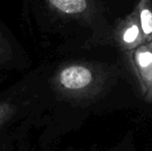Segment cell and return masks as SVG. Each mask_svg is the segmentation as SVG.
<instances>
[{"instance_id":"9c48e42d","label":"cell","mask_w":152,"mask_h":151,"mask_svg":"<svg viewBox=\"0 0 152 151\" xmlns=\"http://www.w3.org/2000/svg\"><path fill=\"white\" fill-rule=\"evenodd\" d=\"M1 81H2V78H1V77H0V83H1Z\"/></svg>"},{"instance_id":"7a4b0ae2","label":"cell","mask_w":152,"mask_h":151,"mask_svg":"<svg viewBox=\"0 0 152 151\" xmlns=\"http://www.w3.org/2000/svg\"><path fill=\"white\" fill-rule=\"evenodd\" d=\"M124 56L138 82L143 98L152 103V51L149 44H141L124 53Z\"/></svg>"},{"instance_id":"52a82bcc","label":"cell","mask_w":152,"mask_h":151,"mask_svg":"<svg viewBox=\"0 0 152 151\" xmlns=\"http://www.w3.org/2000/svg\"><path fill=\"white\" fill-rule=\"evenodd\" d=\"M14 60V48L10 40L0 31V66H10Z\"/></svg>"},{"instance_id":"5b68a950","label":"cell","mask_w":152,"mask_h":151,"mask_svg":"<svg viewBox=\"0 0 152 151\" xmlns=\"http://www.w3.org/2000/svg\"><path fill=\"white\" fill-rule=\"evenodd\" d=\"M26 103H28V98L24 92H12L0 99V131L26 109Z\"/></svg>"},{"instance_id":"8992f818","label":"cell","mask_w":152,"mask_h":151,"mask_svg":"<svg viewBox=\"0 0 152 151\" xmlns=\"http://www.w3.org/2000/svg\"><path fill=\"white\" fill-rule=\"evenodd\" d=\"M134 10L136 12L145 44L152 37V2L151 0H138Z\"/></svg>"},{"instance_id":"277c9868","label":"cell","mask_w":152,"mask_h":151,"mask_svg":"<svg viewBox=\"0 0 152 151\" xmlns=\"http://www.w3.org/2000/svg\"><path fill=\"white\" fill-rule=\"evenodd\" d=\"M113 39L123 53L132 51L145 44L134 10L118 21L113 32Z\"/></svg>"},{"instance_id":"3957f363","label":"cell","mask_w":152,"mask_h":151,"mask_svg":"<svg viewBox=\"0 0 152 151\" xmlns=\"http://www.w3.org/2000/svg\"><path fill=\"white\" fill-rule=\"evenodd\" d=\"M45 6L56 18L68 21H89L94 14L93 0H44Z\"/></svg>"},{"instance_id":"ba28073f","label":"cell","mask_w":152,"mask_h":151,"mask_svg":"<svg viewBox=\"0 0 152 151\" xmlns=\"http://www.w3.org/2000/svg\"><path fill=\"white\" fill-rule=\"evenodd\" d=\"M148 44H149V47H150V49H151V51H152V37H151L150 42H148Z\"/></svg>"},{"instance_id":"6da1fadb","label":"cell","mask_w":152,"mask_h":151,"mask_svg":"<svg viewBox=\"0 0 152 151\" xmlns=\"http://www.w3.org/2000/svg\"><path fill=\"white\" fill-rule=\"evenodd\" d=\"M113 78L107 65L90 61H72L60 65L51 77V87L60 99L83 103L99 96Z\"/></svg>"}]
</instances>
